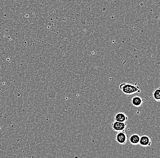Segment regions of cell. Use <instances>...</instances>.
<instances>
[{
	"label": "cell",
	"mask_w": 160,
	"mask_h": 158,
	"mask_svg": "<svg viewBox=\"0 0 160 158\" xmlns=\"http://www.w3.org/2000/svg\"><path fill=\"white\" fill-rule=\"evenodd\" d=\"M114 121L117 122H122V123H126L127 121L128 118L126 114L123 112H118L115 114L114 117Z\"/></svg>",
	"instance_id": "cell-5"
},
{
	"label": "cell",
	"mask_w": 160,
	"mask_h": 158,
	"mask_svg": "<svg viewBox=\"0 0 160 158\" xmlns=\"http://www.w3.org/2000/svg\"><path fill=\"white\" fill-rule=\"evenodd\" d=\"M139 145L143 147H150L151 145V140L150 138L147 135H142L140 136Z\"/></svg>",
	"instance_id": "cell-4"
},
{
	"label": "cell",
	"mask_w": 160,
	"mask_h": 158,
	"mask_svg": "<svg viewBox=\"0 0 160 158\" xmlns=\"http://www.w3.org/2000/svg\"><path fill=\"white\" fill-rule=\"evenodd\" d=\"M115 139L120 145H125L127 141V135L125 131L118 132L116 135Z\"/></svg>",
	"instance_id": "cell-3"
},
{
	"label": "cell",
	"mask_w": 160,
	"mask_h": 158,
	"mask_svg": "<svg viewBox=\"0 0 160 158\" xmlns=\"http://www.w3.org/2000/svg\"><path fill=\"white\" fill-rule=\"evenodd\" d=\"M152 96L157 102L160 101V88L156 89L152 93Z\"/></svg>",
	"instance_id": "cell-8"
},
{
	"label": "cell",
	"mask_w": 160,
	"mask_h": 158,
	"mask_svg": "<svg viewBox=\"0 0 160 158\" xmlns=\"http://www.w3.org/2000/svg\"><path fill=\"white\" fill-rule=\"evenodd\" d=\"M144 101V100L141 97L135 96L131 99V104L135 107H140L143 104Z\"/></svg>",
	"instance_id": "cell-6"
},
{
	"label": "cell",
	"mask_w": 160,
	"mask_h": 158,
	"mask_svg": "<svg viewBox=\"0 0 160 158\" xmlns=\"http://www.w3.org/2000/svg\"><path fill=\"white\" fill-rule=\"evenodd\" d=\"M127 123L117 122L114 121L112 123L111 127L112 129L115 132H121L125 131L127 128Z\"/></svg>",
	"instance_id": "cell-2"
},
{
	"label": "cell",
	"mask_w": 160,
	"mask_h": 158,
	"mask_svg": "<svg viewBox=\"0 0 160 158\" xmlns=\"http://www.w3.org/2000/svg\"><path fill=\"white\" fill-rule=\"evenodd\" d=\"M140 136L137 134L130 135L129 138V141L131 145L133 146L139 145Z\"/></svg>",
	"instance_id": "cell-7"
},
{
	"label": "cell",
	"mask_w": 160,
	"mask_h": 158,
	"mask_svg": "<svg viewBox=\"0 0 160 158\" xmlns=\"http://www.w3.org/2000/svg\"><path fill=\"white\" fill-rule=\"evenodd\" d=\"M119 89L126 95H130L136 93H140V88L137 85L128 83H122L119 85Z\"/></svg>",
	"instance_id": "cell-1"
}]
</instances>
